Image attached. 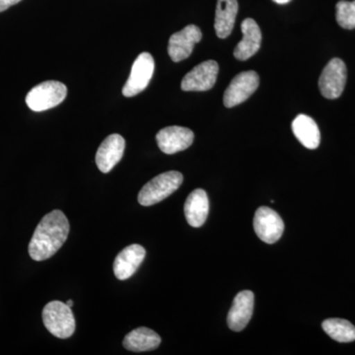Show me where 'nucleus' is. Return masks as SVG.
Instances as JSON below:
<instances>
[{
  "label": "nucleus",
  "mask_w": 355,
  "mask_h": 355,
  "mask_svg": "<svg viewBox=\"0 0 355 355\" xmlns=\"http://www.w3.org/2000/svg\"><path fill=\"white\" fill-rule=\"evenodd\" d=\"M69 234V222L64 212L55 209L43 217L37 226L29 244V254L34 261L51 258Z\"/></svg>",
  "instance_id": "f257e3e1"
},
{
  "label": "nucleus",
  "mask_w": 355,
  "mask_h": 355,
  "mask_svg": "<svg viewBox=\"0 0 355 355\" xmlns=\"http://www.w3.org/2000/svg\"><path fill=\"white\" fill-rule=\"evenodd\" d=\"M183 180V175L177 171L165 172L158 175L139 191V202L144 207H150L162 202L181 187Z\"/></svg>",
  "instance_id": "f03ea898"
},
{
  "label": "nucleus",
  "mask_w": 355,
  "mask_h": 355,
  "mask_svg": "<svg viewBox=\"0 0 355 355\" xmlns=\"http://www.w3.org/2000/svg\"><path fill=\"white\" fill-rule=\"evenodd\" d=\"M43 322L46 330L58 338H69L76 331L71 307L60 301H51L44 306Z\"/></svg>",
  "instance_id": "7ed1b4c3"
},
{
  "label": "nucleus",
  "mask_w": 355,
  "mask_h": 355,
  "mask_svg": "<svg viewBox=\"0 0 355 355\" xmlns=\"http://www.w3.org/2000/svg\"><path fill=\"white\" fill-rule=\"evenodd\" d=\"M67 88L60 81H44L35 86L26 96V104L32 111L44 112L64 102Z\"/></svg>",
  "instance_id": "20e7f679"
},
{
  "label": "nucleus",
  "mask_w": 355,
  "mask_h": 355,
  "mask_svg": "<svg viewBox=\"0 0 355 355\" xmlns=\"http://www.w3.org/2000/svg\"><path fill=\"white\" fill-rule=\"evenodd\" d=\"M155 69V62L149 53H140L133 62L132 71L123 88V95L133 97L139 94L150 83Z\"/></svg>",
  "instance_id": "39448f33"
},
{
  "label": "nucleus",
  "mask_w": 355,
  "mask_h": 355,
  "mask_svg": "<svg viewBox=\"0 0 355 355\" xmlns=\"http://www.w3.org/2000/svg\"><path fill=\"white\" fill-rule=\"evenodd\" d=\"M260 77L256 71H244L236 76L224 93L223 103L226 108H233L246 101L256 92Z\"/></svg>",
  "instance_id": "423d86ee"
},
{
  "label": "nucleus",
  "mask_w": 355,
  "mask_h": 355,
  "mask_svg": "<svg viewBox=\"0 0 355 355\" xmlns=\"http://www.w3.org/2000/svg\"><path fill=\"white\" fill-rule=\"evenodd\" d=\"M347 71L345 62L333 58L324 67L319 79L322 95L327 99H336L343 94L347 83Z\"/></svg>",
  "instance_id": "0eeeda50"
},
{
  "label": "nucleus",
  "mask_w": 355,
  "mask_h": 355,
  "mask_svg": "<svg viewBox=\"0 0 355 355\" xmlns=\"http://www.w3.org/2000/svg\"><path fill=\"white\" fill-rule=\"evenodd\" d=\"M254 229L261 241L273 244L284 234V223L277 211L270 207H261L254 214Z\"/></svg>",
  "instance_id": "6e6552de"
},
{
  "label": "nucleus",
  "mask_w": 355,
  "mask_h": 355,
  "mask_svg": "<svg viewBox=\"0 0 355 355\" xmlns=\"http://www.w3.org/2000/svg\"><path fill=\"white\" fill-rule=\"evenodd\" d=\"M219 65L214 60H207L193 67L184 76L181 88L184 91L202 92L214 87L218 76Z\"/></svg>",
  "instance_id": "1a4fd4ad"
},
{
  "label": "nucleus",
  "mask_w": 355,
  "mask_h": 355,
  "mask_svg": "<svg viewBox=\"0 0 355 355\" xmlns=\"http://www.w3.org/2000/svg\"><path fill=\"white\" fill-rule=\"evenodd\" d=\"M202 39V33L196 25H188L180 32L175 33L168 44V53L174 62L186 60L193 53V46Z\"/></svg>",
  "instance_id": "9d476101"
},
{
  "label": "nucleus",
  "mask_w": 355,
  "mask_h": 355,
  "mask_svg": "<svg viewBox=\"0 0 355 355\" xmlns=\"http://www.w3.org/2000/svg\"><path fill=\"white\" fill-rule=\"evenodd\" d=\"M193 139L195 135L190 128L177 125L162 128L156 135L159 148L165 154L186 150L193 144Z\"/></svg>",
  "instance_id": "9b49d317"
},
{
  "label": "nucleus",
  "mask_w": 355,
  "mask_h": 355,
  "mask_svg": "<svg viewBox=\"0 0 355 355\" xmlns=\"http://www.w3.org/2000/svg\"><path fill=\"white\" fill-rule=\"evenodd\" d=\"M125 141L121 135L118 133L109 135L101 146L98 148L96 154V164L102 173H109L120 162L125 153Z\"/></svg>",
  "instance_id": "f8f14e48"
},
{
  "label": "nucleus",
  "mask_w": 355,
  "mask_h": 355,
  "mask_svg": "<svg viewBox=\"0 0 355 355\" xmlns=\"http://www.w3.org/2000/svg\"><path fill=\"white\" fill-rule=\"evenodd\" d=\"M254 299V293L250 291H241L235 296L227 316V323L231 330L241 331L246 328L253 315Z\"/></svg>",
  "instance_id": "ddd939ff"
},
{
  "label": "nucleus",
  "mask_w": 355,
  "mask_h": 355,
  "mask_svg": "<svg viewBox=\"0 0 355 355\" xmlns=\"http://www.w3.org/2000/svg\"><path fill=\"white\" fill-rule=\"evenodd\" d=\"M146 249L140 245L132 244L125 248L114 261V273L116 279L127 280L135 275L146 258Z\"/></svg>",
  "instance_id": "4468645a"
},
{
  "label": "nucleus",
  "mask_w": 355,
  "mask_h": 355,
  "mask_svg": "<svg viewBox=\"0 0 355 355\" xmlns=\"http://www.w3.org/2000/svg\"><path fill=\"white\" fill-rule=\"evenodd\" d=\"M243 39L236 46L234 57L239 60H247L258 53L261 48V32L256 21L247 18L242 22Z\"/></svg>",
  "instance_id": "2eb2a0df"
},
{
  "label": "nucleus",
  "mask_w": 355,
  "mask_h": 355,
  "mask_svg": "<svg viewBox=\"0 0 355 355\" xmlns=\"http://www.w3.org/2000/svg\"><path fill=\"white\" fill-rule=\"evenodd\" d=\"M184 216L191 227H200L207 221L209 212L207 193L202 189L191 191L184 202Z\"/></svg>",
  "instance_id": "dca6fc26"
},
{
  "label": "nucleus",
  "mask_w": 355,
  "mask_h": 355,
  "mask_svg": "<svg viewBox=\"0 0 355 355\" xmlns=\"http://www.w3.org/2000/svg\"><path fill=\"white\" fill-rule=\"evenodd\" d=\"M292 132L308 149H316L321 141V133L316 121L307 114H298L292 121Z\"/></svg>",
  "instance_id": "f3484780"
},
{
  "label": "nucleus",
  "mask_w": 355,
  "mask_h": 355,
  "mask_svg": "<svg viewBox=\"0 0 355 355\" xmlns=\"http://www.w3.org/2000/svg\"><path fill=\"white\" fill-rule=\"evenodd\" d=\"M160 343L161 338L158 334L146 327H140L125 336L123 345L130 352H144L157 349Z\"/></svg>",
  "instance_id": "a211bd4d"
},
{
  "label": "nucleus",
  "mask_w": 355,
  "mask_h": 355,
  "mask_svg": "<svg viewBox=\"0 0 355 355\" xmlns=\"http://www.w3.org/2000/svg\"><path fill=\"white\" fill-rule=\"evenodd\" d=\"M238 13L237 0H217L214 29L218 38L230 36Z\"/></svg>",
  "instance_id": "6ab92c4d"
},
{
  "label": "nucleus",
  "mask_w": 355,
  "mask_h": 355,
  "mask_svg": "<svg viewBox=\"0 0 355 355\" xmlns=\"http://www.w3.org/2000/svg\"><path fill=\"white\" fill-rule=\"evenodd\" d=\"M327 335L338 343H352L355 340V327L345 319H328L322 324Z\"/></svg>",
  "instance_id": "aec40b11"
},
{
  "label": "nucleus",
  "mask_w": 355,
  "mask_h": 355,
  "mask_svg": "<svg viewBox=\"0 0 355 355\" xmlns=\"http://www.w3.org/2000/svg\"><path fill=\"white\" fill-rule=\"evenodd\" d=\"M336 21L343 29L352 30L355 28L354 1H338L336 4Z\"/></svg>",
  "instance_id": "412c9836"
},
{
  "label": "nucleus",
  "mask_w": 355,
  "mask_h": 355,
  "mask_svg": "<svg viewBox=\"0 0 355 355\" xmlns=\"http://www.w3.org/2000/svg\"><path fill=\"white\" fill-rule=\"evenodd\" d=\"M21 0H0V12L7 10L9 7L15 6Z\"/></svg>",
  "instance_id": "4be33fe9"
},
{
  "label": "nucleus",
  "mask_w": 355,
  "mask_h": 355,
  "mask_svg": "<svg viewBox=\"0 0 355 355\" xmlns=\"http://www.w3.org/2000/svg\"><path fill=\"white\" fill-rule=\"evenodd\" d=\"M273 1L277 2V4H286L288 3L291 0H273Z\"/></svg>",
  "instance_id": "5701e85b"
},
{
  "label": "nucleus",
  "mask_w": 355,
  "mask_h": 355,
  "mask_svg": "<svg viewBox=\"0 0 355 355\" xmlns=\"http://www.w3.org/2000/svg\"><path fill=\"white\" fill-rule=\"evenodd\" d=\"M67 304L69 305V307H72V306H73V301L69 300V301H67Z\"/></svg>",
  "instance_id": "b1692460"
}]
</instances>
